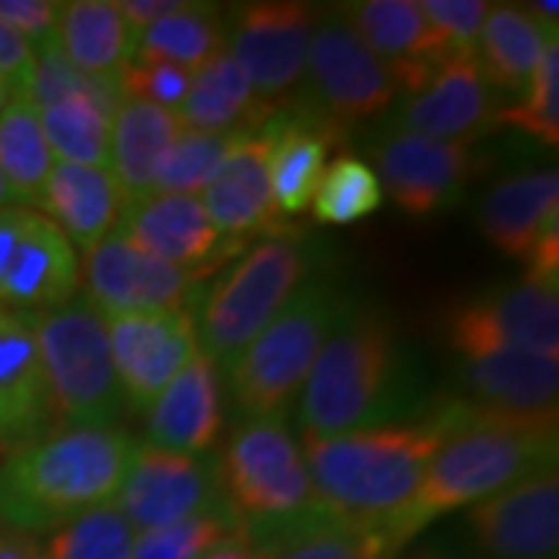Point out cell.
<instances>
[{
  "mask_svg": "<svg viewBox=\"0 0 559 559\" xmlns=\"http://www.w3.org/2000/svg\"><path fill=\"white\" fill-rule=\"evenodd\" d=\"M180 128L178 112L140 100H121L109 138V171L128 200L150 197L156 171Z\"/></svg>",
  "mask_w": 559,
  "mask_h": 559,
  "instance_id": "31",
  "label": "cell"
},
{
  "mask_svg": "<svg viewBox=\"0 0 559 559\" xmlns=\"http://www.w3.org/2000/svg\"><path fill=\"white\" fill-rule=\"evenodd\" d=\"M271 116L274 112L261 106L246 72L227 53V47L190 75V91L178 109L183 128L218 131V134L259 131Z\"/></svg>",
  "mask_w": 559,
  "mask_h": 559,
  "instance_id": "28",
  "label": "cell"
},
{
  "mask_svg": "<svg viewBox=\"0 0 559 559\" xmlns=\"http://www.w3.org/2000/svg\"><path fill=\"white\" fill-rule=\"evenodd\" d=\"M404 559H457L454 554H448V550H441V547H423V550H414L411 557Z\"/></svg>",
  "mask_w": 559,
  "mask_h": 559,
  "instance_id": "49",
  "label": "cell"
},
{
  "mask_svg": "<svg viewBox=\"0 0 559 559\" xmlns=\"http://www.w3.org/2000/svg\"><path fill=\"white\" fill-rule=\"evenodd\" d=\"M373 162L382 193L411 218H429L454 205L485 165L473 143L401 131L385 134L373 146Z\"/></svg>",
  "mask_w": 559,
  "mask_h": 559,
  "instance_id": "14",
  "label": "cell"
},
{
  "mask_svg": "<svg viewBox=\"0 0 559 559\" xmlns=\"http://www.w3.org/2000/svg\"><path fill=\"white\" fill-rule=\"evenodd\" d=\"M53 432V411L28 314L0 308V451Z\"/></svg>",
  "mask_w": 559,
  "mask_h": 559,
  "instance_id": "23",
  "label": "cell"
},
{
  "mask_svg": "<svg viewBox=\"0 0 559 559\" xmlns=\"http://www.w3.org/2000/svg\"><path fill=\"white\" fill-rule=\"evenodd\" d=\"M0 460H3V451H0Z\"/></svg>",
  "mask_w": 559,
  "mask_h": 559,
  "instance_id": "52",
  "label": "cell"
},
{
  "mask_svg": "<svg viewBox=\"0 0 559 559\" xmlns=\"http://www.w3.org/2000/svg\"><path fill=\"white\" fill-rule=\"evenodd\" d=\"M399 547L382 528L360 525H326L314 535L283 547L274 559H395Z\"/></svg>",
  "mask_w": 559,
  "mask_h": 559,
  "instance_id": "41",
  "label": "cell"
},
{
  "mask_svg": "<svg viewBox=\"0 0 559 559\" xmlns=\"http://www.w3.org/2000/svg\"><path fill=\"white\" fill-rule=\"evenodd\" d=\"M240 538H246L240 520L230 513L227 503H218L197 516L138 535L131 559H202L221 544Z\"/></svg>",
  "mask_w": 559,
  "mask_h": 559,
  "instance_id": "39",
  "label": "cell"
},
{
  "mask_svg": "<svg viewBox=\"0 0 559 559\" xmlns=\"http://www.w3.org/2000/svg\"><path fill=\"white\" fill-rule=\"evenodd\" d=\"M311 267L314 249L293 227L242 249L237 261H227L221 277L202 286L190 311L202 355L227 370L289 305L301 283L311 277Z\"/></svg>",
  "mask_w": 559,
  "mask_h": 559,
  "instance_id": "6",
  "label": "cell"
},
{
  "mask_svg": "<svg viewBox=\"0 0 559 559\" xmlns=\"http://www.w3.org/2000/svg\"><path fill=\"white\" fill-rule=\"evenodd\" d=\"M227 44L224 13L215 3H187L175 16H165L138 38V60L171 62L178 69L197 72Z\"/></svg>",
  "mask_w": 559,
  "mask_h": 559,
  "instance_id": "33",
  "label": "cell"
},
{
  "mask_svg": "<svg viewBox=\"0 0 559 559\" xmlns=\"http://www.w3.org/2000/svg\"><path fill=\"white\" fill-rule=\"evenodd\" d=\"M7 205H16V200H13V193H10L7 180H3V175H0V209H7Z\"/></svg>",
  "mask_w": 559,
  "mask_h": 559,
  "instance_id": "50",
  "label": "cell"
},
{
  "mask_svg": "<svg viewBox=\"0 0 559 559\" xmlns=\"http://www.w3.org/2000/svg\"><path fill=\"white\" fill-rule=\"evenodd\" d=\"M221 429V367L200 352L146 411V444L178 454H209Z\"/></svg>",
  "mask_w": 559,
  "mask_h": 559,
  "instance_id": "25",
  "label": "cell"
},
{
  "mask_svg": "<svg viewBox=\"0 0 559 559\" xmlns=\"http://www.w3.org/2000/svg\"><path fill=\"white\" fill-rule=\"evenodd\" d=\"M20 94L35 109L50 106V103H91V106H97L103 112H109L112 119H116L121 100H124L119 79L87 75V72L75 69L60 53L57 40H47L44 47L35 50L32 72H28Z\"/></svg>",
  "mask_w": 559,
  "mask_h": 559,
  "instance_id": "34",
  "label": "cell"
},
{
  "mask_svg": "<svg viewBox=\"0 0 559 559\" xmlns=\"http://www.w3.org/2000/svg\"><path fill=\"white\" fill-rule=\"evenodd\" d=\"M38 342L40 370L53 423L112 426L121 417L119 377L112 367L106 318L87 299L66 301L53 311L28 314Z\"/></svg>",
  "mask_w": 559,
  "mask_h": 559,
  "instance_id": "8",
  "label": "cell"
},
{
  "mask_svg": "<svg viewBox=\"0 0 559 559\" xmlns=\"http://www.w3.org/2000/svg\"><path fill=\"white\" fill-rule=\"evenodd\" d=\"M454 429L451 401L441 399L417 419L342 436H305L301 454L330 520L382 528L414 498L429 463Z\"/></svg>",
  "mask_w": 559,
  "mask_h": 559,
  "instance_id": "2",
  "label": "cell"
},
{
  "mask_svg": "<svg viewBox=\"0 0 559 559\" xmlns=\"http://www.w3.org/2000/svg\"><path fill=\"white\" fill-rule=\"evenodd\" d=\"M53 40L75 69L103 79H119L121 69L138 53V35L112 0L60 3Z\"/></svg>",
  "mask_w": 559,
  "mask_h": 559,
  "instance_id": "29",
  "label": "cell"
},
{
  "mask_svg": "<svg viewBox=\"0 0 559 559\" xmlns=\"http://www.w3.org/2000/svg\"><path fill=\"white\" fill-rule=\"evenodd\" d=\"M190 0H119V10L124 22L131 25V32L140 38V32H146L150 25H156L165 16H175L187 7Z\"/></svg>",
  "mask_w": 559,
  "mask_h": 559,
  "instance_id": "46",
  "label": "cell"
},
{
  "mask_svg": "<svg viewBox=\"0 0 559 559\" xmlns=\"http://www.w3.org/2000/svg\"><path fill=\"white\" fill-rule=\"evenodd\" d=\"M318 16V7L296 0L242 3L230 16L224 47L264 109L277 112L299 100Z\"/></svg>",
  "mask_w": 559,
  "mask_h": 559,
  "instance_id": "10",
  "label": "cell"
},
{
  "mask_svg": "<svg viewBox=\"0 0 559 559\" xmlns=\"http://www.w3.org/2000/svg\"><path fill=\"white\" fill-rule=\"evenodd\" d=\"M448 345L500 342L540 358H559V286L522 277L513 286L460 301L444 318Z\"/></svg>",
  "mask_w": 559,
  "mask_h": 559,
  "instance_id": "16",
  "label": "cell"
},
{
  "mask_svg": "<svg viewBox=\"0 0 559 559\" xmlns=\"http://www.w3.org/2000/svg\"><path fill=\"white\" fill-rule=\"evenodd\" d=\"M432 25L441 50L451 57H476L481 25L491 10L485 0H423L419 3Z\"/></svg>",
  "mask_w": 559,
  "mask_h": 559,
  "instance_id": "42",
  "label": "cell"
},
{
  "mask_svg": "<svg viewBox=\"0 0 559 559\" xmlns=\"http://www.w3.org/2000/svg\"><path fill=\"white\" fill-rule=\"evenodd\" d=\"M510 124L520 128L528 138L544 146L559 143V40L557 35L547 40L535 75L528 81L525 94L516 106H500L498 128Z\"/></svg>",
  "mask_w": 559,
  "mask_h": 559,
  "instance_id": "40",
  "label": "cell"
},
{
  "mask_svg": "<svg viewBox=\"0 0 559 559\" xmlns=\"http://www.w3.org/2000/svg\"><path fill=\"white\" fill-rule=\"evenodd\" d=\"M138 532L116 503H103L50 532L44 559H131Z\"/></svg>",
  "mask_w": 559,
  "mask_h": 559,
  "instance_id": "38",
  "label": "cell"
},
{
  "mask_svg": "<svg viewBox=\"0 0 559 559\" xmlns=\"http://www.w3.org/2000/svg\"><path fill=\"white\" fill-rule=\"evenodd\" d=\"M119 230L146 255L202 277H209L242 252L240 246L221 240L200 197L128 200Z\"/></svg>",
  "mask_w": 559,
  "mask_h": 559,
  "instance_id": "19",
  "label": "cell"
},
{
  "mask_svg": "<svg viewBox=\"0 0 559 559\" xmlns=\"http://www.w3.org/2000/svg\"><path fill=\"white\" fill-rule=\"evenodd\" d=\"M340 10L345 25L392 69L407 97L419 94L448 60L417 0H358Z\"/></svg>",
  "mask_w": 559,
  "mask_h": 559,
  "instance_id": "22",
  "label": "cell"
},
{
  "mask_svg": "<svg viewBox=\"0 0 559 559\" xmlns=\"http://www.w3.org/2000/svg\"><path fill=\"white\" fill-rule=\"evenodd\" d=\"M112 503L138 535L212 510L224 503L218 457L138 444Z\"/></svg>",
  "mask_w": 559,
  "mask_h": 559,
  "instance_id": "12",
  "label": "cell"
},
{
  "mask_svg": "<svg viewBox=\"0 0 559 559\" xmlns=\"http://www.w3.org/2000/svg\"><path fill=\"white\" fill-rule=\"evenodd\" d=\"M202 559H264V557H261L259 550H255L249 540L240 538V540H227V544H221V547H215L212 554H205Z\"/></svg>",
  "mask_w": 559,
  "mask_h": 559,
  "instance_id": "48",
  "label": "cell"
},
{
  "mask_svg": "<svg viewBox=\"0 0 559 559\" xmlns=\"http://www.w3.org/2000/svg\"><path fill=\"white\" fill-rule=\"evenodd\" d=\"M53 153L40 131L38 109L13 91L0 112V175L16 205L38 209L40 190L53 168Z\"/></svg>",
  "mask_w": 559,
  "mask_h": 559,
  "instance_id": "32",
  "label": "cell"
},
{
  "mask_svg": "<svg viewBox=\"0 0 559 559\" xmlns=\"http://www.w3.org/2000/svg\"><path fill=\"white\" fill-rule=\"evenodd\" d=\"M352 293L340 280L323 274L308 277L277 318L234 358L227 367L230 392L246 423L286 419L301 395L320 345L352 308Z\"/></svg>",
  "mask_w": 559,
  "mask_h": 559,
  "instance_id": "7",
  "label": "cell"
},
{
  "mask_svg": "<svg viewBox=\"0 0 559 559\" xmlns=\"http://www.w3.org/2000/svg\"><path fill=\"white\" fill-rule=\"evenodd\" d=\"M124 404L150 411L180 370L200 355L190 311L103 314Z\"/></svg>",
  "mask_w": 559,
  "mask_h": 559,
  "instance_id": "15",
  "label": "cell"
},
{
  "mask_svg": "<svg viewBox=\"0 0 559 559\" xmlns=\"http://www.w3.org/2000/svg\"><path fill=\"white\" fill-rule=\"evenodd\" d=\"M128 197L109 168L53 162L40 190L38 212L47 215L79 249H94L112 230H119Z\"/></svg>",
  "mask_w": 559,
  "mask_h": 559,
  "instance_id": "27",
  "label": "cell"
},
{
  "mask_svg": "<svg viewBox=\"0 0 559 559\" xmlns=\"http://www.w3.org/2000/svg\"><path fill=\"white\" fill-rule=\"evenodd\" d=\"M40 131L57 162L109 168L112 116L91 103H50L38 109Z\"/></svg>",
  "mask_w": 559,
  "mask_h": 559,
  "instance_id": "35",
  "label": "cell"
},
{
  "mask_svg": "<svg viewBox=\"0 0 559 559\" xmlns=\"http://www.w3.org/2000/svg\"><path fill=\"white\" fill-rule=\"evenodd\" d=\"M414 404L417 380L389 314L377 305L352 301L301 385L305 436H342L399 423L414 414Z\"/></svg>",
  "mask_w": 559,
  "mask_h": 559,
  "instance_id": "3",
  "label": "cell"
},
{
  "mask_svg": "<svg viewBox=\"0 0 559 559\" xmlns=\"http://www.w3.org/2000/svg\"><path fill=\"white\" fill-rule=\"evenodd\" d=\"M0 559H44V550L32 535L7 532L0 535Z\"/></svg>",
  "mask_w": 559,
  "mask_h": 559,
  "instance_id": "47",
  "label": "cell"
},
{
  "mask_svg": "<svg viewBox=\"0 0 559 559\" xmlns=\"http://www.w3.org/2000/svg\"><path fill=\"white\" fill-rule=\"evenodd\" d=\"M240 134L180 128L162 159L150 197H197L221 171Z\"/></svg>",
  "mask_w": 559,
  "mask_h": 559,
  "instance_id": "36",
  "label": "cell"
},
{
  "mask_svg": "<svg viewBox=\"0 0 559 559\" xmlns=\"http://www.w3.org/2000/svg\"><path fill=\"white\" fill-rule=\"evenodd\" d=\"M261 128L267 134V183L274 209L280 218H296L311 209L326 171V153L342 138L296 103L277 109Z\"/></svg>",
  "mask_w": 559,
  "mask_h": 559,
  "instance_id": "24",
  "label": "cell"
},
{
  "mask_svg": "<svg viewBox=\"0 0 559 559\" xmlns=\"http://www.w3.org/2000/svg\"><path fill=\"white\" fill-rule=\"evenodd\" d=\"M138 441L116 426H62L0 460V522L20 535L57 532L112 503Z\"/></svg>",
  "mask_w": 559,
  "mask_h": 559,
  "instance_id": "4",
  "label": "cell"
},
{
  "mask_svg": "<svg viewBox=\"0 0 559 559\" xmlns=\"http://www.w3.org/2000/svg\"><path fill=\"white\" fill-rule=\"evenodd\" d=\"M557 35V28L544 25L520 3H491L485 25H481L476 60L491 91L525 94L528 81L538 69L547 40Z\"/></svg>",
  "mask_w": 559,
  "mask_h": 559,
  "instance_id": "30",
  "label": "cell"
},
{
  "mask_svg": "<svg viewBox=\"0 0 559 559\" xmlns=\"http://www.w3.org/2000/svg\"><path fill=\"white\" fill-rule=\"evenodd\" d=\"M469 540L481 559H557V466L481 500L466 513Z\"/></svg>",
  "mask_w": 559,
  "mask_h": 559,
  "instance_id": "17",
  "label": "cell"
},
{
  "mask_svg": "<svg viewBox=\"0 0 559 559\" xmlns=\"http://www.w3.org/2000/svg\"><path fill=\"white\" fill-rule=\"evenodd\" d=\"M305 84L308 87H301L305 94H299L296 106L340 138L355 124L380 119L401 97L392 69L345 25L340 13L318 16Z\"/></svg>",
  "mask_w": 559,
  "mask_h": 559,
  "instance_id": "9",
  "label": "cell"
},
{
  "mask_svg": "<svg viewBox=\"0 0 559 559\" xmlns=\"http://www.w3.org/2000/svg\"><path fill=\"white\" fill-rule=\"evenodd\" d=\"M448 401L457 429L432 457L414 498L382 525L399 550L441 516L557 466V419L510 417L466 399Z\"/></svg>",
  "mask_w": 559,
  "mask_h": 559,
  "instance_id": "1",
  "label": "cell"
},
{
  "mask_svg": "<svg viewBox=\"0 0 559 559\" xmlns=\"http://www.w3.org/2000/svg\"><path fill=\"white\" fill-rule=\"evenodd\" d=\"M382 187L377 171L370 162L360 156L342 153L340 159L326 165L323 178H320L318 193L311 202V215L318 224L330 227H345V224H358L370 218L373 212H380Z\"/></svg>",
  "mask_w": 559,
  "mask_h": 559,
  "instance_id": "37",
  "label": "cell"
},
{
  "mask_svg": "<svg viewBox=\"0 0 559 559\" xmlns=\"http://www.w3.org/2000/svg\"><path fill=\"white\" fill-rule=\"evenodd\" d=\"M500 103L476 57H451L429 84L401 103L392 128L401 134L473 143L498 128Z\"/></svg>",
  "mask_w": 559,
  "mask_h": 559,
  "instance_id": "20",
  "label": "cell"
},
{
  "mask_svg": "<svg viewBox=\"0 0 559 559\" xmlns=\"http://www.w3.org/2000/svg\"><path fill=\"white\" fill-rule=\"evenodd\" d=\"M559 224V171L528 168L498 180L479 205L485 240L510 259L528 261L538 240Z\"/></svg>",
  "mask_w": 559,
  "mask_h": 559,
  "instance_id": "26",
  "label": "cell"
},
{
  "mask_svg": "<svg viewBox=\"0 0 559 559\" xmlns=\"http://www.w3.org/2000/svg\"><path fill=\"white\" fill-rule=\"evenodd\" d=\"M218 479L224 503L264 559L336 525L320 503L301 444L286 419L242 423L218 457Z\"/></svg>",
  "mask_w": 559,
  "mask_h": 559,
  "instance_id": "5",
  "label": "cell"
},
{
  "mask_svg": "<svg viewBox=\"0 0 559 559\" xmlns=\"http://www.w3.org/2000/svg\"><path fill=\"white\" fill-rule=\"evenodd\" d=\"M81 283L84 299L100 314H140V311H193L205 277L171 267L146 255L121 230L84 252Z\"/></svg>",
  "mask_w": 559,
  "mask_h": 559,
  "instance_id": "13",
  "label": "cell"
},
{
  "mask_svg": "<svg viewBox=\"0 0 559 559\" xmlns=\"http://www.w3.org/2000/svg\"><path fill=\"white\" fill-rule=\"evenodd\" d=\"M10 97H13V87H10L7 81H0V112H3V106H7Z\"/></svg>",
  "mask_w": 559,
  "mask_h": 559,
  "instance_id": "51",
  "label": "cell"
},
{
  "mask_svg": "<svg viewBox=\"0 0 559 559\" xmlns=\"http://www.w3.org/2000/svg\"><path fill=\"white\" fill-rule=\"evenodd\" d=\"M457 377L473 404L528 419H559V360L500 342H466L451 348Z\"/></svg>",
  "mask_w": 559,
  "mask_h": 559,
  "instance_id": "18",
  "label": "cell"
},
{
  "mask_svg": "<svg viewBox=\"0 0 559 559\" xmlns=\"http://www.w3.org/2000/svg\"><path fill=\"white\" fill-rule=\"evenodd\" d=\"M81 259L38 209H0V308L44 314L79 296Z\"/></svg>",
  "mask_w": 559,
  "mask_h": 559,
  "instance_id": "11",
  "label": "cell"
},
{
  "mask_svg": "<svg viewBox=\"0 0 559 559\" xmlns=\"http://www.w3.org/2000/svg\"><path fill=\"white\" fill-rule=\"evenodd\" d=\"M60 3L53 0H0V22L16 32L32 50L44 47L57 35Z\"/></svg>",
  "mask_w": 559,
  "mask_h": 559,
  "instance_id": "44",
  "label": "cell"
},
{
  "mask_svg": "<svg viewBox=\"0 0 559 559\" xmlns=\"http://www.w3.org/2000/svg\"><path fill=\"white\" fill-rule=\"evenodd\" d=\"M32 60H35V50L0 22V81H7L13 91H22V84L32 72Z\"/></svg>",
  "mask_w": 559,
  "mask_h": 559,
  "instance_id": "45",
  "label": "cell"
},
{
  "mask_svg": "<svg viewBox=\"0 0 559 559\" xmlns=\"http://www.w3.org/2000/svg\"><path fill=\"white\" fill-rule=\"evenodd\" d=\"M202 205L221 240L246 249L255 237H274L286 230L267 183V134L264 128L240 134L221 171L202 190Z\"/></svg>",
  "mask_w": 559,
  "mask_h": 559,
  "instance_id": "21",
  "label": "cell"
},
{
  "mask_svg": "<svg viewBox=\"0 0 559 559\" xmlns=\"http://www.w3.org/2000/svg\"><path fill=\"white\" fill-rule=\"evenodd\" d=\"M190 75L187 69H178L171 62L134 60L119 72V87L124 100H140L150 106H159L168 112H178L180 103L190 91Z\"/></svg>",
  "mask_w": 559,
  "mask_h": 559,
  "instance_id": "43",
  "label": "cell"
}]
</instances>
